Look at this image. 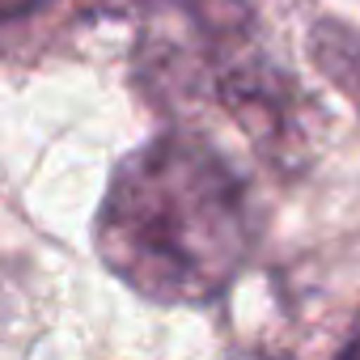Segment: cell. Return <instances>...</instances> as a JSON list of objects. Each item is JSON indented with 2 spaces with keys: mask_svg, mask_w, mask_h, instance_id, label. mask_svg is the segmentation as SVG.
I'll use <instances>...</instances> for the list:
<instances>
[{
  "mask_svg": "<svg viewBox=\"0 0 360 360\" xmlns=\"http://www.w3.org/2000/svg\"><path fill=\"white\" fill-rule=\"evenodd\" d=\"M98 255L148 301L204 305L233 288L259 246L246 174L195 127H169L127 153L98 208Z\"/></svg>",
  "mask_w": 360,
  "mask_h": 360,
  "instance_id": "cell-1",
  "label": "cell"
},
{
  "mask_svg": "<svg viewBox=\"0 0 360 360\" xmlns=\"http://www.w3.org/2000/svg\"><path fill=\"white\" fill-rule=\"evenodd\" d=\"M309 60L360 115V26L335 18L318 22L309 34Z\"/></svg>",
  "mask_w": 360,
  "mask_h": 360,
  "instance_id": "cell-3",
  "label": "cell"
},
{
  "mask_svg": "<svg viewBox=\"0 0 360 360\" xmlns=\"http://www.w3.org/2000/svg\"><path fill=\"white\" fill-rule=\"evenodd\" d=\"M68 0H0V30H22L39 18H51Z\"/></svg>",
  "mask_w": 360,
  "mask_h": 360,
  "instance_id": "cell-4",
  "label": "cell"
},
{
  "mask_svg": "<svg viewBox=\"0 0 360 360\" xmlns=\"http://www.w3.org/2000/svg\"><path fill=\"white\" fill-rule=\"evenodd\" d=\"M335 360H360V322H356V330L347 335V343L335 352Z\"/></svg>",
  "mask_w": 360,
  "mask_h": 360,
  "instance_id": "cell-5",
  "label": "cell"
},
{
  "mask_svg": "<svg viewBox=\"0 0 360 360\" xmlns=\"http://www.w3.org/2000/svg\"><path fill=\"white\" fill-rule=\"evenodd\" d=\"M136 22L131 85L157 115L191 127L225 119L276 174L314 153V102L271 43L259 0H98Z\"/></svg>",
  "mask_w": 360,
  "mask_h": 360,
  "instance_id": "cell-2",
  "label": "cell"
},
{
  "mask_svg": "<svg viewBox=\"0 0 360 360\" xmlns=\"http://www.w3.org/2000/svg\"><path fill=\"white\" fill-rule=\"evenodd\" d=\"M233 360H284V356H267V352H246V356H233Z\"/></svg>",
  "mask_w": 360,
  "mask_h": 360,
  "instance_id": "cell-6",
  "label": "cell"
}]
</instances>
